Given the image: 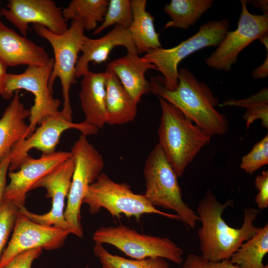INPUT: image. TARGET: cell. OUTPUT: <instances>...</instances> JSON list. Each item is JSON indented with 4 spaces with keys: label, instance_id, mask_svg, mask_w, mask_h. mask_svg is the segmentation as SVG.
I'll use <instances>...</instances> for the list:
<instances>
[{
    "label": "cell",
    "instance_id": "obj_1",
    "mask_svg": "<svg viewBox=\"0 0 268 268\" xmlns=\"http://www.w3.org/2000/svg\"><path fill=\"white\" fill-rule=\"evenodd\" d=\"M233 204L232 200L221 203L210 189L199 202L197 214L201 226L198 236L201 256L204 259L214 262L230 259L241 245L259 229L254 222L260 211L253 207L244 209L241 227L229 225L222 215L226 209Z\"/></svg>",
    "mask_w": 268,
    "mask_h": 268
},
{
    "label": "cell",
    "instance_id": "obj_2",
    "mask_svg": "<svg viewBox=\"0 0 268 268\" xmlns=\"http://www.w3.org/2000/svg\"><path fill=\"white\" fill-rule=\"evenodd\" d=\"M178 74L179 83L173 90L166 89L159 77H152L151 92L175 106L210 136L225 134L228 130V122L216 109L219 100L210 87L198 80L186 68H180Z\"/></svg>",
    "mask_w": 268,
    "mask_h": 268
},
{
    "label": "cell",
    "instance_id": "obj_3",
    "mask_svg": "<svg viewBox=\"0 0 268 268\" xmlns=\"http://www.w3.org/2000/svg\"><path fill=\"white\" fill-rule=\"evenodd\" d=\"M161 109L158 128L160 145L178 178L211 136L187 119L175 106L158 97Z\"/></svg>",
    "mask_w": 268,
    "mask_h": 268
},
{
    "label": "cell",
    "instance_id": "obj_4",
    "mask_svg": "<svg viewBox=\"0 0 268 268\" xmlns=\"http://www.w3.org/2000/svg\"><path fill=\"white\" fill-rule=\"evenodd\" d=\"M145 192L143 195L154 206L176 212L186 225L196 227L197 213L183 201L178 177L158 143L149 154L144 164Z\"/></svg>",
    "mask_w": 268,
    "mask_h": 268
},
{
    "label": "cell",
    "instance_id": "obj_5",
    "mask_svg": "<svg viewBox=\"0 0 268 268\" xmlns=\"http://www.w3.org/2000/svg\"><path fill=\"white\" fill-rule=\"evenodd\" d=\"M89 207L91 214L105 208L117 218L124 215L138 220L145 214H156L166 217L180 220L176 214L168 213L151 205L143 195L135 194L126 183L113 181L102 172L94 182L87 188L82 201Z\"/></svg>",
    "mask_w": 268,
    "mask_h": 268
},
{
    "label": "cell",
    "instance_id": "obj_6",
    "mask_svg": "<svg viewBox=\"0 0 268 268\" xmlns=\"http://www.w3.org/2000/svg\"><path fill=\"white\" fill-rule=\"evenodd\" d=\"M230 22L226 18L209 21L201 25L199 30L176 46L152 50L142 57L156 67L162 75L159 77L163 86L169 90L179 83L178 66L185 58L208 47H217L229 31Z\"/></svg>",
    "mask_w": 268,
    "mask_h": 268
},
{
    "label": "cell",
    "instance_id": "obj_7",
    "mask_svg": "<svg viewBox=\"0 0 268 268\" xmlns=\"http://www.w3.org/2000/svg\"><path fill=\"white\" fill-rule=\"evenodd\" d=\"M37 34L46 39L51 45L54 55V65L49 78V87L53 93V85L57 78L60 80L64 99L61 113L67 120L72 121L69 92L76 82L75 67L78 55L85 37L82 24L72 20L69 27L64 33L56 34L43 26L33 24Z\"/></svg>",
    "mask_w": 268,
    "mask_h": 268
},
{
    "label": "cell",
    "instance_id": "obj_8",
    "mask_svg": "<svg viewBox=\"0 0 268 268\" xmlns=\"http://www.w3.org/2000/svg\"><path fill=\"white\" fill-rule=\"evenodd\" d=\"M75 167L65 209V219L73 234L82 238L80 208L88 187L95 181L104 168L103 158L90 143L86 136L81 134L71 148Z\"/></svg>",
    "mask_w": 268,
    "mask_h": 268
},
{
    "label": "cell",
    "instance_id": "obj_9",
    "mask_svg": "<svg viewBox=\"0 0 268 268\" xmlns=\"http://www.w3.org/2000/svg\"><path fill=\"white\" fill-rule=\"evenodd\" d=\"M95 242L110 244L133 259L162 258L176 264L183 263V250L167 237L140 233L126 225L103 226L93 234Z\"/></svg>",
    "mask_w": 268,
    "mask_h": 268
},
{
    "label": "cell",
    "instance_id": "obj_10",
    "mask_svg": "<svg viewBox=\"0 0 268 268\" xmlns=\"http://www.w3.org/2000/svg\"><path fill=\"white\" fill-rule=\"evenodd\" d=\"M54 59L41 66L28 67L20 73H7L4 93L2 98L9 99L17 90H25L34 96V104L30 110L29 124L26 138L35 130L36 127L45 117L59 115L60 100L55 98L49 87V78L53 69Z\"/></svg>",
    "mask_w": 268,
    "mask_h": 268
},
{
    "label": "cell",
    "instance_id": "obj_11",
    "mask_svg": "<svg viewBox=\"0 0 268 268\" xmlns=\"http://www.w3.org/2000/svg\"><path fill=\"white\" fill-rule=\"evenodd\" d=\"M241 3L237 28L228 31L216 49L205 60L206 64L212 68L230 71L237 62L239 54L268 32V15L250 13L246 0H241Z\"/></svg>",
    "mask_w": 268,
    "mask_h": 268
},
{
    "label": "cell",
    "instance_id": "obj_12",
    "mask_svg": "<svg viewBox=\"0 0 268 268\" xmlns=\"http://www.w3.org/2000/svg\"><path fill=\"white\" fill-rule=\"evenodd\" d=\"M79 130L85 136L96 134L99 129L86 121L73 123L67 120L62 113L56 116L44 118L39 127L28 137L15 145L10 152L9 171L17 170L23 160L33 148L42 152V154L55 152L62 134L69 129Z\"/></svg>",
    "mask_w": 268,
    "mask_h": 268
},
{
    "label": "cell",
    "instance_id": "obj_13",
    "mask_svg": "<svg viewBox=\"0 0 268 268\" xmlns=\"http://www.w3.org/2000/svg\"><path fill=\"white\" fill-rule=\"evenodd\" d=\"M70 234L68 230L33 222L19 212L10 240L0 258V268L25 251L36 248L59 249Z\"/></svg>",
    "mask_w": 268,
    "mask_h": 268
},
{
    "label": "cell",
    "instance_id": "obj_14",
    "mask_svg": "<svg viewBox=\"0 0 268 268\" xmlns=\"http://www.w3.org/2000/svg\"><path fill=\"white\" fill-rule=\"evenodd\" d=\"M74 167L72 156L33 187L32 190L39 188L46 190V197L52 199V207L49 212L42 214H36L28 210L25 206L19 208V212L33 222L68 230L72 234V229L65 219L64 212L65 201L70 189Z\"/></svg>",
    "mask_w": 268,
    "mask_h": 268
},
{
    "label": "cell",
    "instance_id": "obj_15",
    "mask_svg": "<svg viewBox=\"0 0 268 268\" xmlns=\"http://www.w3.org/2000/svg\"><path fill=\"white\" fill-rule=\"evenodd\" d=\"M0 15L13 24L26 36L29 24L44 26L51 32L61 34L68 29L61 7L52 0H9Z\"/></svg>",
    "mask_w": 268,
    "mask_h": 268
},
{
    "label": "cell",
    "instance_id": "obj_16",
    "mask_svg": "<svg viewBox=\"0 0 268 268\" xmlns=\"http://www.w3.org/2000/svg\"><path fill=\"white\" fill-rule=\"evenodd\" d=\"M72 156L71 151H62L42 154L36 159L28 155L17 171L8 172L9 183L2 200L12 201L19 208L24 207L27 194L34 185Z\"/></svg>",
    "mask_w": 268,
    "mask_h": 268
},
{
    "label": "cell",
    "instance_id": "obj_17",
    "mask_svg": "<svg viewBox=\"0 0 268 268\" xmlns=\"http://www.w3.org/2000/svg\"><path fill=\"white\" fill-rule=\"evenodd\" d=\"M49 58L45 49L0 21V60L7 67H39Z\"/></svg>",
    "mask_w": 268,
    "mask_h": 268
},
{
    "label": "cell",
    "instance_id": "obj_18",
    "mask_svg": "<svg viewBox=\"0 0 268 268\" xmlns=\"http://www.w3.org/2000/svg\"><path fill=\"white\" fill-rule=\"evenodd\" d=\"M123 46L128 53L137 54L128 28L116 25L104 36L92 39L85 36L75 67V77H81L89 69L88 65L93 62L101 64L105 62L111 51L116 47Z\"/></svg>",
    "mask_w": 268,
    "mask_h": 268
},
{
    "label": "cell",
    "instance_id": "obj_19",
    "mask_svg": "<svg viewBox=\"0 0 268 268\" xmlns=\"http://www.w3.org/2000/svg\"><path fill=\"white\" fill-rule=\"evenodd\" d=\"M117 75L123 86L137 104L142 95L151 92L150 81L145 77L149 69L156 67L137 54L128 53L108 65Z\"/></svg>",
    "mask_w": 268,
    "mask_h": 268
},
{
    "label": "cell",
    "instance_id": "obj_20",
    "mask_svg": "<svg viewBox=\"0 0 268 268\" xmlns=\"http://www.w3.org/2000/svg\"><path fill=\"white\" fill-rule=\"evenodd\" d=\"M81 77L79 97L85 121L101 129L106 124V73L88 69Z\"/></svg>",
    "mask_w": 268,
    "mask_h": 268
},
{
    "label": "cell",
    "instance_id": "obj_21",
    "mask_svg": "<svg viewBox=\"0 0 268 268\" xmlns=\"http://www.w3.org/2000/svg\"><path fill=\"white\" fill-rule=\"evenodd\" d=\"M19 92H14L0 118V163L15 145L26 138L28 125L25 120L29 117L30 110L20 101Z\"/></svg>",
    "mask_w": 268,
    "mask_h": 268
},
{
    "label": "cell",
    "instance_id": "obj_22",
    "mask_svg": "<svg viewBox=\"0 0 268 268\" xmlns=\"http://www.w3.org/2000/svg\"><path fill=\"white\" fill-rule=\"evenodd\" d=\"M105 72L106 124L120 125L133 122L137 115V104L109 66H107Z\"/></svg>",
    "mask_w": 268,
    "mask_h": 268
},
{
    "label": "cell",
    "instance_id": "obj_23",
    "mask_svg": "<svg viewBox=\"0 0 268 268\" xmlns=\"http://www.w3.org/2000/svg\"><path fill=\"white\" fill-rule=\"evenodd\" d=\"M146 0H131L133 21L129 29L138 55L162 48L154 18L146 10Z\"/></svg>",
    "mask_w": 268,
    "mask_h": 268
},
{
    "label": "cell",
    "instance_id": "obj_24",
    "mask_svg": "<svg viewBox=\"0 0 268 268\" xmlns=\"http://www.w3.org/2000/svg\"><path fill=\"white\" fill-rule=\"evenodd\" d=\"M213 0H172L164 10L170 20L165 28L186 29L194 24L213 5Z\"/></svg>",
    "mask_w": 268,
    "mask_h": 268
},
{
    "label": "cell",
    "instance_id": "obj_25",
    "mask_svg": "<svg viewBox=\"0 0 268 268\" xmlns=\"http://www.w3.org/2000/svg\"><path fill=\"white\" fill-rule=\"evenodd\" d=\"M268 253V223L243 243L230 260L239 268H268L263 263Z\"/></svg>",
    "mask_w": 268,
    "mask_h": 268
},
{
    "label": "cell",
    "instance_id": "obj_26",
    "mask_svg": "<svg viewBox=\"0 0 268 268\" xmlns=\"http://www.w3.org/2000/svg\"><path fill=\"white\" fill-rule=\"evenodd\" d=\"M107 0H72L62 10L64 18L80 22L87 31L95 30L105 15Z\"/></svg>",
    "mask_w": 268,
    "mask_h": 268
},
{
    "label": "cell",
    "instance_id": "obj_27",
    "mask_svg": "<svg viewBox=\"0 0 268 268\" xmlns=\"http://www.w3.org/2000/svg\"><path fill=\"white\" fill-rule=\"evenodd\" d=\"M95 256L102 268H170V265L162 258H148L144 259H129L109 252L103 244L95 242Z\"/></svg>",
    "mask_w": 268,
    "mask_h": 268
},
{
    "label": "cell",
    "instance_id": "obj_28",
    "mask_svg": "<svg viewBox=\"0 0 268 268\" xmlns=\"http://www.w3.org/2000/svg\"><path fill=\"white\" fill-rule=\"evenodd\" d=\"M235 104L246 109L243 118L247 130L257 120H260L262 126L268 129V96L265 92L259 91L247 98L238 99Z\"/></svg>",
    "mask_w": 268,
    "mask_h": 268
},
{
    "label": "cell",
    "instance_id": "obj_29",
    "mask_svg": "<svg viewBox=\"0 0 268 268\" xmlns=\"http://www.w3.org/2000/svg\"><path fill=\"white\" fill-rule=\"evenodd\" d=\"M133 21V12L129 0H110L101 24L94 31L96 35L113 25L129 28Z\"/></svg>",
    "mask_w": 268,
    "mask_h": 268
},
{
    "label": "cell",
    "instance_id": "obj_30",
    "mask_svg": "<svg viewBox=\"0 0 268 268\" xmlns=\"http://www.w3.org/2000/svg\"><path fill=\"white\" fill-rule=\"evenodd\" d=\"M19 208L12 201L2 200L0 203V258L13 230Z\"/></svg>",
    "mask_w": 268,
    "mask_h": 268
},
{
    "label": "cell",
    "instance_id": "obj_31",
    "mask_svg": "<svg viewBox=\"0 0 268 268\" xmlns=\"http://www.w3.org/2000/svg\"><path fill=\"white\" fill-rule=\"evenodd\" d=\"M268 164V134L253 146L251 150L241 159L240 167L252 175L260 168Z\"/></svg>",
    "mask_w": 268,
    "mask_h": 268
},
{
    "label": "cell",
    "instance_id": "obj_32",
    "mask_svg": "<svg viewBox=\"0 0 268 268\" xmlns=\"http://www.w3.org/2000/svg\"><path fill=\"white\" fill-rule=\"evenodd\" d=\"M183 263V268H239L230 259L214 262L193 253L189 254Z\"/></svg>",
    "mask_w": 268,
    "mask_h": 268
},
{
    "label": "cell",
    "instance_id": "obj_33",
    "mask_svg": "<svg viewBox=\"0 0 268 268\" xmlns=\"http://www.w3.org/2000/svg\"><path fill=\"white\" fill-rule=\"evenodd\" d=\"M36 248L24 251L12 259L3 268H31L33 262L38 258L43 251Z\"/></svg>",
    "mask_w": 268,
    "mask_h": 268
},
{
    "label": "cell",
    "instance_id": "obj_34",
    "mask_svg": "<svg viewBox=\"0 0 268 268\" xmlns=\"http://www.w3.org/2000/svg\"><path fill=\"white\" fill-rule=\"evenodd\" d=\"M254 185L259 191L255 201L259 209L268 207V170H264L258 175L255 180Z\"/></svg>",
    "mask_w": 268,
    "mask_h": 268
},
{
    "label": "cell",
    "instance_id": "obj_35",
    "mask_svg": "<svg viewBox=\"0 0 268 268\" xmlns=\"http://www.w3.org/2000/svg\"><path fill=\"white\" fill-rule=\"evenodd\" d=\"M10 163V153L0 163V203L3 198L6 187V175Z\"/></svg>",
    "mask_w": 268,
    "mask_h": 268
},
{
    "label": "cell",
    "instance_id": "obj_36",
    "mask_svg": "<svg viewBox=\"0 0 268 268\" xmlns=\"http://www.w3.org/2000/svg\"><path fill=\"white\" fill-rule=\"evenodd\" d=\"M252 77L255 79L266 78L268 75V50H267V57L263 63L254 68L252 72Z\"/></svg>",
    "mask_w": 268,
    "mask_h": 268
},
{
    "label": "cell",
    "instance_id": "obj_37",
    "mask_svg": "<svg viewBox=\"0 0 268 268\" xmlns=\"http://www.w3.org/2000/svg\"><path fill=\"white\" fill-rule=\"evenodd\" d=\"M6 67L0 60V96H2L4 93L5 83L7 75Z\"/></svg>",
    "mask_w": 268,
    "mask_h": 268
},
{
    "label": "cell",
    "instance_id": "obj_38",
    "mask_svg": "<svg viewBox=\"0 0 268 268\" xmlns=\"http://www.w3.org/2000/svg\"><path fill=\"white\" fill-rule=\"evenodd\" d=\"M247 2L251 3L255 7L260 8L263 12V14L268 15V1L267 0H246Z\"/></svg>",
    "mask_w": 268,
    "mask_h": 268
},
{
    "label": "cell",
    "instance_id": "obj_39",
    "mask_svg": "<svg viewBox=\"0 0 268 268\" xmlns=\"http://www.w3.org/2000/svg\"></svg>",
    "mask_w": 268,
    "mask_h": 268
}]
</instances>
